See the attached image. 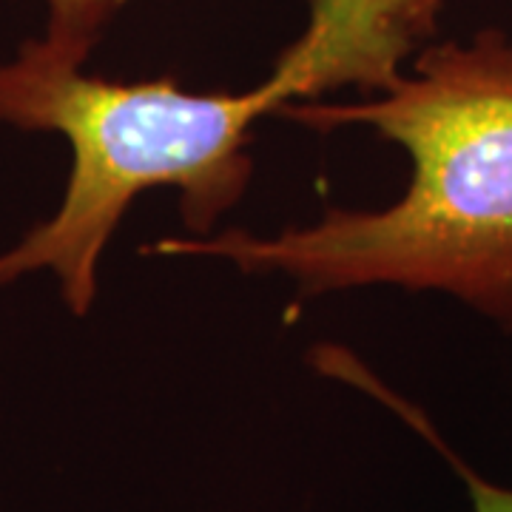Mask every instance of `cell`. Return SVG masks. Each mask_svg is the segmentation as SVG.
I'll return each instance as SVG.
<instances>
[{
  "instance_id": "1",
  "label": "cell",
  "mask_w": 512,
  "mask_h": 512,
  "mask_svg": "<svg viewBox=\"0 0 512 512\" xmlns=\"http://www.w3.org/2000/svg\"><path fill=\"white\" fill-rule=\"evenodd\" d=\"M299 126H367L410 157V183L379 211L330 208L271 237L222 231L168 237L148 254L211 256L242 274H282L299 296L367 285L441 291L512 330V40L427 46L390 89L362 103L302 100Z\"/></svg>"
},
{
  "instance_id": "2",
  "label": "cell",
  "mask_w": 512,
  "mask_h": 512,
  "mask_svg": "<svg viewBox=\"0 0 512 512\" xmlns=\"http://www.w3.org/2000/svg\"><path fill=\"white\" fill-rule=\"evenodd\" d=\"M305 100L293 69L276 60L248 92H188L174 77L120 83L86 74L40 37L0 63V123L52 131L72 148V171L52 217L0 254V285L49 271L60 299L86 316L97 268L128 205L174 188L188 237L211 234L251 183V128Z\"/></svg>"
},
{
  "instance_id": "3",
  "label": "cell",
  "mask_w": 512,
  "mask_h": 512,
  "mask_svg": "<svg viewBox=\"0 0 512 512\" xmlns=\"http://www.w3.org/2000/svg\"><path fill=\"white\" fill-rule=\"evenodd\" d=\"M46 32L43 43L60 57L86 66L103 29L126 6V0H43Z\"/></svg>"
},
{
  "instance_id": "4",
  "label": "cell",
  "mask_w": 512,
  "mask_h": 512,
  "mask_svg": "<svg viewBox=\"0 0 512 512\" xmlns=\"http://www.w3.org/2000/svg\"><path fill=\"white\" fill-rule=\"evenodd\" d=\"M348 379L353 384H365V387H370V390H373V393H376V396H379L382 402L393 404V407H396V410H399V413H402L404 419L410 421L413 427H419L421 436H427V439H430L433 444H436V447H439L444 456L450 458V464L456 467L458 476L467 481V493H470V501H473V512H512V490H510V487H498V484H493V481H487V478H481L478 473H473V470H470L467 464H461V461H458V458L453 456V453H450V450H447L444 444H441L439 436H436V433L430 430V424L421 419V413H416V410H413L410 404L399 402V399H396L393 393H387L382 384L373 382V379H370V373H367V370H362L359 365L348 367Z\"/></svg>"
}]
</instances>
